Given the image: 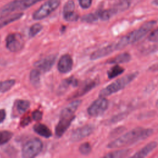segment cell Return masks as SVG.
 Instances as JSON below:
<instances>
[{
	"label": "cell",
	"instance_id": "9c48e42d",
	"mask_svg": "<svg viewBox=\"0 0 158 158\" xmlns=\"http://www.w3.org/2000/svg\"><path fill=\"white\" fill-rule=\"evenodd\" d=\"M94 130V127L91 125H86L74 130L71 135L72 141H78L80 139L91 135Z\"/></svg>",
	"mask_w": 158,
	"mask_h": 158
},
{
	"label": "cell",
	"instance_id": "74e56055",
	"mask_svg": "<svg viewBox=\"0 0 158 158\" xmlns=\"http://www.w3.org/2000/svg\"><path fill=\"white\" fill-rule=\"evenodd\" d=\"M31 122V118L28 115L25 116V117H23V118L21 122V125L22 127H25L27 125H28Z\"/></svg>",
	"mask_w": 158,
	"mask_h": 158
},
{
	"label": "cell",
	"instance_id": "52a82bcc",
	"mask_svg": "<svg viewBox=\"0 0 158 158\" xmlns=\"http://www.w3.org/2000/svg\"><path fill=\"white\" fill-rule=\"evenodd\" d=\"M109 102L104 98L99 97L95 100L88 108V114L92 117H97L102 114L107 109Z\"/></svg>",
	"mask_w": 158,
	"mask_h": 158
},
{
	"label": "cell",
	"instance_id": "83f0119b",
	"mask_svg": "<svg viewBox=\"0 0 158 158\" xmlns=\"http://www.w3.org/2000/svg\"><path fill=\"white\" fill-rule=\"evenodd\" d=\"M99 16L98 12L94 13H90L86 15H84L81 17V21L86 23H93L99 20Z\"/></svg>",
	"mask_w": 158,
	"mask_h": 158
},
{
	"label": "cell",
	"instance_id": "44dd1931",
	"mask_svg": "<svg viewBox=\"0 0 158 158\" xmlns=\"http://www.w3.org/2000/svg\"><path fill=\"white\" fill-rule=\"evenodd\" d=\"M23 14L22 12L19 13H15L12 15H9L6 17H4L1 19H0V29L3 28L4 27L7 25L8 24L16 21L19 19H20L22 16Z\"/></svg>",
	"mask_w": 158,
	"mask_h": 158
},
{
	"label": "cell",
	"instance_id": "4316f807",
	"mask_svg": "<svg viewBox=\"0 0 158 158\" xmlns=\"http://www.w3.org/2000/svg\"><path fill=\"white\" fill-rule=\"evenodd\" d=\"M15 81L13 79L0 81V93H5L9 91L15 84Z\"/></svg>",
	"mask_w": 158,
	"mask_h": 158
},
{
	"label": "cell",
	"instance_id": "8fae6325",
	"mask_svg": "<svg viewBox=\"0 0 158 158\" xmlns=\"http://www.w3.org/2000/svg\"><path fill=\"white\" fill-rule=\"evenodd\" d=\"M117 51L116 48V44L115 43L109 44L106 46H104L103 48H101L95 51H94L90 56L91 60H96L99 58H102L103 57H105L114 51Z\"/></svg>",
	"mask_w": 158,
	"mask_h": 158
},
{
	"label": "cell",
	"instance_id": "5b68a950",
	"mask_svg": "<svg viewBox=\"0 0 158 158\" xmlns=\"http://www.w3.org/2000/svg\"><path fill=\"white\" fill-rule=\"evenodd\" d=\"M60 0H48L33 14V19L36 20L43 19L49 15L58 8Z\"/></svg>",
	"mask_w": 158,
	"mask_h": 158
},
{
	"label": "cell",
	"instance_id": "60d3db41",
	"mask_svg": "<svg viewBox=\"0 0 158 158\" xmlns=\"http://www.w3.org/2000/svg\"><path fill=\"white\" fill-rule=\"evenodd\" d=\"M156 107L158 109V99L157 100V101H156Z\"/></svg>",
	"mask_w": 158,
	"mask_h": 158
},
{
	"label": "cell",
	"instance_id": "5bb4252c",
	"mask_svg": "<svg viewBox=\"0 0 158 158\" xmlns=\"http://www.w3.org/2000/svg\"><path fill=\"white\" fill-rule=\"evenodd\" d=\"M81 101L80 99H77L70 103L67 107L62 109L60 114V117H74V113L77 110L78 107L80 106Z\"/></svg>",
	"mask_w": 158,
	"mask_h": 158
},
{
	"label": "cell",
	"instance_id": "f546056e",
	"mask_svg": "<svg viewBox=\"0 0 158 158\" xmlns=\"http://www.w3.org/2000/svg\"><path fill=\"white\" fill-rule=\"evenodd\" d=\"M42 28H43V26L40 23H37L33 24L30 28L29 32H28L29 36L30 38L35 36L39 32H40V31L42 30Z\"/></svg>",
	"mask_w": 158,
	"mask_h": 158
},
{
	"label": "cell",
	"instance_id": "4dcf8cb0",
	"mask_svg": "<svg viewBox=\"0 0 158 158\" xmlns=\"http://www.w3.org/2000/svg\"><path fill=\"white\" fill-rule=\"evenodd\" d=\"M75 9V3L73 1H68L64 6L63 7V14H67L72 12H74Z\"/></svg>",
	"mask_w": 158,
	"mask_h": 158
},
{
	"label": "cell",
	"instance_id": "9a60e30c",
	"mask_svg": "<svg viewBox=\"0 0 158 158\" xmlns=\"http://www.w3.org/2000/svg\"><path fill=\"white\" fill-rule=\"evenodd\" d=\"M97 81L96 80H88L86 81L80 88L78 90H77L72 96H71V98H77L80 96H81L88 92H89L90 90H91L93 88H94L97 85Z\"/></svg>",
	"mask_w": 158,
	"mask_h": 158
},
{
	"label": "cell",
	"instance_id": "30bf717a",
	"mask_svg": "<svg viewBox=\"0 0 158 158\" xmlns=\"http://www.w3.org/2000/svg\"><path fill=\"white\" fill-rule=\"evenodd\" d=\"M73 67V60L71 56L65 54L63 55L59 59L57 64L58 70L62 73H67L69 72Z\"/></svg>",
	"mask_w": 158,
	"mask_h": 158
},
{
	"label": "cell",
	"instance_id": "603a6c76",
	"mask_svg": "<svg viewBox=\"0 0 158 158\" xmlns=\"http://www.w3.org/2000/svg\"><path fill=\"white\" fill-rule=\"evenodd\" d=\"M40 72L39 70L33 69L30 73V80L31 84L35 86L38 87L40 85Z\"/></svg>",
	"mask_w": 158,
	"mask_h": 158
},
{
	"label": "cell",
	"instance_id": "1f68e13d",
	"mask_svg": "<svg viewBox=\"0 0 158 158\" xmlns=\"http://www.w3.org/2000/svg\"><path fill=\"white\" fill-rule=\"evenodd\" d=\"M79 151L83 155H88L91 151V147L89 143H84L79 147Z\"/></svg>",
	"mask_w": 158,
	"mask_h": 158
},
{
	"label": "cell",
	"instance_id": "2e32d148",
	"mask_svg": "<svg viewBox=\"0 0 158 158\" xmlns=\"http://www.w3.org/2000/svg\"><path fill=\"white\" fill-rule=\"evenodd\" d=\"M30 103L28 101L23 99H17L15 101L14 105L13 114H16V116L23 114L28 110V109L30 107Z\"/></svg>",
	"mask_w": 158,
	"mask_h": 158
},
{
	"label": "cell",
	"instance_id": "b9f144b4",
	"mask_svg": "<svg viewBox=\"0 0 158 158\" xmlns=\"http://www.w3.org/2000/svg\"><path fill=\"white\" fill-rule=\"evenodd\" d=\"M157 70H158V67H157Z\"/></svg>",
	"mask_w": 158,
	"mask_h": 158
},
{
	"label": "cell",
	"instance_id": "6da1fadb",
	"mask_svg": "<svg viewBox=\"0 0 158 158\" xmlns=\"http://www.w3.org/2000/svg\"><path fill=\"white\" fill-rule=\"evenodd\" d=\"M153 130L150 128H136L122 135L107 144L109 148H122L132 144L138 141L145 139L152 134Z\"/></svg>",
	"mask_w": 158,
	"mask_h": 158
},
{
	"label": "cell",
	"instance_id": "d6a6232c",
	"mask_svg": "<svg viewBox=\"0 0 158 158\" xmlns=\"http://www.w3.org/2000/svg\"><path fill=\"white\" fill-rule=\"evenodd\" d=\"M64 19L68 22H75L78 20L79 15L75 12H72L67 14H63Z\"/></svg>",
	"mask_w": 158,
	"mask_h": 158
},
{
	"label": "cell",
	"instance_id": "f35d334b",
	"mask_svg": "<svg viewBox=\"0 0 158 158\" xmlns=\"http://www.w3.org/2000/svg\"><path fill=\"white\" fill-rule=\"evenodd\" d=\"M6 117V112L4 109H0V123H2Z\"/></svg>",
	"mask_w": 158,
	"mask_h": 158
},
{
	"label": "cell",
	"instance_id": "e0dca14e",
	"mask_svg": "<svg viewBox=\"0 0 158 158\" xmlns=\"http://www.w3.org/2000/svg\"><path fill=\"white\" fill-rule=\"evenodd\" d=\"M157 146V143L156 141H151L144 146L139 151L136 152L134 155L132 156V157L136 158H142L146 157L150 152H151Z\"/></svg>",
	"mask_w": 158,
	"mask_h": 158
},
{
	"label": "cell",
	"instance_id": "7c38bea8",
	"mask_svg": "<svg viewBox=\"0 0 158 158\" xmlns=\"http://www.w3.org/2000/svg\"><path fill=\"white\" fill-rule=\"evenodd\" d=\"M75 117V116L71 117H60V120L55 129L56 135L58 137H60L64 135V133L70 125L71 122L73 121Z\"/></svg>",
	"mask_w": 158,
	"mask_h": 158
},
{
	"label": "cell",
	"instance_id": "484cf974",
	"mask_svg": "<svg viewBox=\"0 0 158 158\" xmlns=\"http://www.w3.org/2000/svg\"><path fill=\"white\" fill-rule=\"evenodd\" d=\"M130 2L128 0H120L117 2L113 7L117 13L123 12L129 8Z\"/></svg>",
	"mask_w": 158,
	"mask_h": 158
},
{
	"label": "cell",
	"instance_id": "ffe728a7",
	"mask_svg": "<svg viewBox=\"0 0 158 158\" xmlns=\"http://www.w3.org/2000/svg\"><path fill=\"white\" fill-rule=\"evenodd\" d=\"M131 60V56L130 54L127 52H123L121 53L115 57L110 59L109 60L107 61L109 64H123L129 62Z\"/></svg>",
	"mask_w": 158,
	"mask_h": 158
},
{
	"label": "cell",
	"instance_id": "836d02e7",
	"mask_svg": "<svg viewBox=\"0 0 158 158\" xmlns=\"http://www.w3.org/2000/svg\"><path fill=\"white\" fill-rule=\"evenodd\" d=\"M148 40L151 42H158V29L152 31L148 36Z\"/></svg>",
	"mask_w": 158,
	"mask_h": 158
},
{
	"label": "cell",
	"instance_id": "3957f363",
	"mask_svg": "<svg viewBox=\"0 0 158 158\" xmlns=\"http://www.w3.org/2000/svg\"><path fill=\"white\" fill-rule=\"evenodd\" d=\"M137 75L138 72H135L120 78L101 89L99 93V96L101 98H104L118 92V91L123 89L127 85L131 82Z\"/></svg>",
	"mask_w": 158,
	"mask_h": 158
},
{
	"label": "cell",
	"instance_id": "ac0fdd59",
	"mask_svg": "<svg viewBox=\"0 0 158 158\" xmlns=\"http://www.w3.org/2000/svg\"><path fill=\"white\" fill-rule=\"evenodd\" d=\"M33 130L39 135L46 138H50L52 136V132L49 128L43 123H36L33 126Z\"/></svg>",
	"mask_w": 158,
	"mask_h": 158
},
{
	"label": "cell",
	"instance_id": "d6986e66",
	"mask_svg": "<svg viewBox=\"0 0 158 158\" xmlns=\"http://www.w3.org/2000/svg\"><path fill=\"white\" fill-rule=\"evenodd\" d=\"M77 84H78V81L73 77H71L68 78H66L62 81L59 88H58V93L59 94L63 93L64 91H65V90L69 86H72L73 87H75L77 86Z\"/></svg>",
	"mask_w": 158,
	"mask_h": 158
},
{
	"label": "cell",
	"instance_id": "e575fe53",
	"mask_svg": "<svg viewBox=\"0 0 158 158\" xmlns=\"http://www.w3.org/2000/svg\"><path fill=\"white\" fill-rule=\"evenodd\" d=\"M31 117H32L33 120H36V121H39L42 118L43 114L40 110H35L32 112Z\"/></svg>",
	"mask_w": 158,
	"mask_h": 158
},
{
	"label": "cell",
	"instance_id": "cb8c5ba5",
	"mask_svg": "<svg viewBox=\"0 0 158 158\" xmlns=\"http://www.w3.org/2000/svg\"><path fill=\"white\" fill-rule=\"evenodd\" d=\"M130 153V150L128 149H119L113 152H111L110 153H108L107 154L104 156V157L107 158H120V157H124L127 156Z\"/></svg>",
	"mask_w": 158,
	"mask_h": 158
},
{
	"label": "cell",
	"instance_id": "d4e9b609",
	"mask_svg": "<svg viewBox=\"0 0 158 158\" xmlns=\"http://www.w3.org/2000/svg\"><path fill=\"white\" fill-rule=\"evenodd\" d=\"M124 69L121 66L116 64L111 67L107 72L108 78L110 79L114 78L124 72Z\"/></svg>",
	"mask_w": 158,
	"mask_h": 158
},
{
	"label": "cell",
	"instance_id": "8d00e7d4",
	"mask_svg": "<svg viewBox=\"0 0 158 158\" xmlns=\"http://www.w3.org/2000/svg\"><path fill=\"white\" fill-rule=\"evenodd\" d=\"M127 113L124 112V113H122V114H119L114 117H113L111 119H110V122L111 123H115V122H117L118 121H120L121 120H122L123 118H125L127 115Z\"/></svg>",
	"mask_w": 158,
	"mask_h": 158
},
{
	"label": "cell",
	"instance_id": "ab89813d",
	"mask_svg": "<svg viewBox=\"0 0 158 158\" xmlns=\"http://www.w3.org/2000/svg\"><path fill=\"white\" fill-rule=\"evenodd\" d=\"M152 4L153 5H155V6H158V0H153L152 1Z\"/></svg>",
	"mask_w": 158,
	"mask_h": 158
},
{
	"label": "cell",
	"instance_id": "7402d4cb",
	"mask_svg": "<svg viewBox=\"0 0 158 158\" xmlns=\"http://www.w3.org/2000/svg\"><path fill=\"white\" fill-rule=\"evenodd\" d=\"M99 16V19L101 20L106 21L108 20L109 19H110L114 15L117 14L115 9L112 7L109 9L103 10H99L97 11Z\"/></svg>",
	"mask_w": 158,
	"mask_h": 158
},
{
	"label": "cell",
	"instance_id": "f1b7e54d",
	"mask_svg": "<svg viewBox=\"0 0 158 158\" xmlns=\"http://www.w3.org/2000/svg\"><path fill=\"white\" fill-rule=\"evenodd\" d=\"M13 133L11 131L3 130L0 131V145L7 143L12 138Z\"/></svg>",
	"mask_w": 158,
	"mask_h": 158
},
{
	"label": "cell",
	"instance_id": "277c9868",
	"mask_svg": "<svg viewBox=\"0 0 158 158\" xmlns=\"http://www.w3.org/2000/svg\"><path fill=\"white\" fill-rule=\"evenodd\" d=\"M43 149V143L38 138L27 141L22 146V156L24 158H32L38 156Z\"/></svg>",
	"mask_w": 158,
	"mask_h": 158
},
{
	"label": "cell",
	"instance_id": "7a4b0ae2",
	"mask_svg": "<svg viewBox=\"0 0 158 158\" xmlns=\"http://www.w3.org/2000/svg\"><path fill=\"white\" fill-rule=\"evenodd\" d=\"M156 22L153 20L147 22L139 28L123 36L117 43H115L117 50H120L127 45L134 43L141 39L147 34V33H148V31L151 30V29L156 25Z\"/></svg>",
	"mask_w": 158,
	"mask_h": 158
},
{
	"label": "cell",
	"instance_id": "4fadbf2b",
	"mask_svg": "<svg viewBox=\"0 0 158 158\" xmlns=\"http://www.w3.org/2000/svg\"><path fill=\"white\" fill-rule=\"evenodd\" d=\"M21 0H14L2 6L0 9V19L6 17L15 10H19V6Z\"/></svg>",
	"mask_w": 158,
	"mask_h": 158
},
{
	"label": "cell",
	"instance_id": "8992f818",
	"mask_svg": "<svg viewBox=\"0 0 158 158\" xmlns=\"http://www.w3.org/2000/svg\"><path fill=\"white\" fill-rule=\"evenodd\" d=\"M6 48L11 52L20 51L24 46V41L21 35L19 33H10L6 39Z\"/></svg>",
	"mask_w": 158,
	"mask_h": 158
},
{
	"label": "cell",
	"instance_id": "ba28073f",
	"mask_svg": "<svg viewBox=\"0 0 158 158\" xmlns=\"http://www.w3.org/2000/svg\"><path fill=\"white\" fill-rule=\"evenodd\" d=\"M56 59V55H50L35 62L34 63V66L38 70L43 72H46L51 70L55 63Z\"/></svg>",
	"mask_w": 158,
	"mask_h": 158
},
{
	"label": "cell",
	"instance_id": "d590c367",
	"mask_svg": "<svg viewBox=\"0 0 158 158\" xmlns=\"http://www.w3.org/2000/svg\"><path fill=\"white\" fill-rule=\"evenodd\" d=\"M78 2L80 7L83 9L89 8L92 4V0H78Z\"/></svg>",
	"mask_w": 158,
	"mask_h": 158
}]
</instances>
